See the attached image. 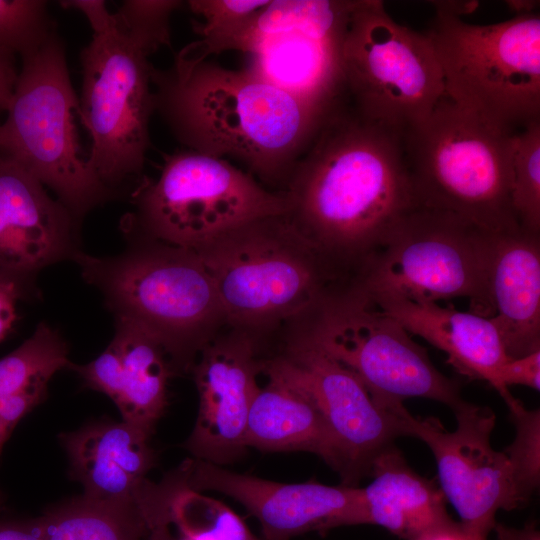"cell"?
Instances as JSON below:
<instances>
[{
	"mask_svg": "<svg viewBox=\"0 0 540 540\" xmlns=\"http://www.w3.org/2000/svg\"><path fill=\"white\" fill-rule=\"evenodd\" d=\"M514 133L445 95L403 133L415 206L455 214L491 232L519 230L511 204Z\"/></svg>",
	"mask_w": 540,
	"mask_h": 540,
	"instance_id": "obj_5",
	"label": "cell"
},
{
	"mask_svg": "<svg viewBox=\"0 0 540 540\" xmlns=\"http://www.w3.org/2000/svg\"><path fill=\"white\" fill-rule=\"evenodd\" d=\"M169 514L171 524L190 540H259L230 507L189 488L185 471L171 497Z\"/></svg>",
	"mask_w": 540,
	"mask_h": 540,
	"instance_id": "obj_28",
	"label": "cell"
},
{
	"mask_svg": "<svg viewBox=\"0 0 540 540\" xmlns=\"http://www.w3.org/2000/svg\"><path fill=\"white\" fill-rule=\"evenodd\" d=\"M110 343L121 362V391L115 405L123 421L152 435L167 407L168 380L174 373L168 354L151 333L122 318H115Z\"/></svg>",
	"mask_w": 540,
	"mask_h": 540,
	"instance_id": "obj_24",
	"label": "cell"
},
{
	"mask_svg": "<svg viewBox=\"0 0 540 540\" xmlns=\"http://www.w3.org/2000/svg\"><path fill=\"white\" fill-rule=\"evenodd\" d=\"M151 434L127 423H89L60 435L70 463V475L83 496L104 502L146 507L155 484L146 474L155 464Z\"/></svg>",
	"mask_w": 540,
	"mask_h": 540,
	"instance_id": "obj_19",
	"label": "cell"
},
{
	"mask_svg": "<svg viewBox=\"0 0 540 540\" xmlns=\"http://www.w3.org/2000/svg\"><path fill=\"white\" fill-rule=\"evenodd\" d=\"M511 204L521 230L540 235V120L514 133Z\"/></svg>",
	"mask_w": 540,
	"mask_h": 540,
	"instance_id": "obj_29",
	"label": "cell"
},
{
	"mask_svg": "<svg viewBox=\"0 0 540 540\" xmlns=\"http://www.w3.org/2000/svg\"><path fill=\"white\" fill-rule=\"evenodd\" d=\"M155 112L186 149L240 163L271 186L286 185L332 112L255 75L205 60L153 67ZM339 108V107H338Z\"/></svg>",
	"mask_w": 540,
	"mask_h": 540,
	"instance_id": "obj_2",
	"label": "cell"
},
{
	"mask_svg": "<svg viewBox=\"0 0 540 540\" xmlns=\"http://www.w3.org/2000/svg\"><path fill=\"white\" fill-rule=\"evenodd\" d=\"M488 290L491 320L508 357L540 350V235L496 233Z\"/></svg>",
	"mask_w": 540,
	"mask_h": 540,
	"instance_id": "obj_22",
	"label": "cell"
},
{
	"mask_svg": "<svg viewBox=\"0 0 540 540\" xmlns=\"http://www.w3.org/2000/svg\"><path fill=\"white\" fill-rule=\"evenodd\" d=\"M368 299L408 333L443 351L459 374L470 380L486 381L500 394L499 372L511 358L491 318L443 307L437 302L398 297Z\"/></svg>",
	"mask_w": 540,
	"mask_h": 540,
	"instance_id": "obj_21",
	"label": "cell"
},
{
	"mask_svg": "<svg viewBox=\"0 0 540 540\" xmlns=\"http://www.w3.org/2000/svg\"><path fill=\"white\" fill-rule=\"evenodd\" d=\"M416 540H470L458 522H449L425 533Z\"/></svg>",
	"mask_w": 540,
	"mask_h": 540,
	"instance_id": "obj_40",
	"label": "cell"
},
{
	"mask_svg": "<svg viewBox=\"0 0 540 540\" xmlns=\"http://www.w3.org/2000/svg\"><path fill=\"white\" fill-rule=\"evenodd\" d=\"M506 3L515 12V15L535 12L534 10L538 5L535 1H506Z\"/></svg>",
	"mask_w": 540,
	"mask_h": 540,
	"instance_id": "obj_41",
	"label": "cell"
},
{
	"mask_svg": "<svg viewBox=\"0 0 540 540\" xmlns=\"http://www.w3.org/2000/svg\"><path fill=\"white\" fill-rule=\"evenodd\" d=\"M70 363L66 341L42 322L18 348L0 359V397L47 386L52 376Z\"/></svg>",
	"mask_w": 540,
	"mask_h": 540,
	"instance_id": "obj_27",
	"label": "cell"
},
{
	"mask_svg": "<svg viewBox=\"0 0 540 540\" xmlns=\"http://www.w3.org/2000/svg\"><path fill=\"white\" fill-rule=\"evenodd\" d=\"M60 5L81 12L92 29L80 57L79 116L91 138L88 164L114 190L144 167L155 112L154 66L105 1L66 0Z\"/></svg>",
	"mask_w": 540,
	"mask_h": 540,
	"instance_id": "obj_6",
	"label": "cell"
},
{
	"mask_svg": "<svg viewBox=\"0 0 540 540\" xmlns=\"http://www.w3.org/2000/svg\"><path fill=\"white\" fill-rule=\"evenodd\" d=\"M78 222L23 166L0 152V280L35 295L46 267L73 259Z\"/></svg>",
	"mask_w": 540,
	"mask_h": 540,
	"instance_id": "obj_17",
	"label": "cell"
},
{
	"mask_svg": "<svg viewBox=\"0 0 540 540\" xmlns=\"http://www.w3.org/2000/svg\"><path fill=\"white\" fill-rule=\"evenodd\" d=\"M68 368L79 375L85 387L105 394L116 404L121 391V362L111 343L94 360L81 365L70 363Z\"/></svg>",
	"mask_w": 540,
	"mask_h": 540,
	"instance_id": "obj_33",
	"label": "cell"
},
{
	"mask_svg": "<svg viewBox=\"0 0 540 540\" xmlns=\"http://www.w3.org/2000/svg\"><path fill=\"white\" fill-rule=\"evenodd\" d=\"M492 532L495 533V540H540V533L535 523L527 524L522 528L496 523Z\"/></svg>",
	"mask_w": 540,
	"mask_h": 540,
	"instance_id": "obj_39",
	"label": "cell"
},
{
	"mask_svg": "<svg viewBox=\"0 0 540 540\" xmlns=\"http://www.w3.org/2000/svg\"><path fill=\"white\" fill-rule=\"evenodd\" d=\"M456 428L434 417L406 419L407 436L420 439L437 465L439 487L457 512L470 540H487L499 510L521 507L505 454L491 444L496 415L487 406L464 401L453 411Z\"/></svg>",
	"mask_w": 540,
	"mask_h": 540,
	"instance_id": "obj_14",
	"label": "cell"
},
{
	"mask_svg": "<svg viewBox=\"0 0 540 540\" xmlns=\"http://www.w3.org/2000/svg\"><path fill=\"white\" fill-rule=\"evenodd\" d=\"M173 539L174 538L171 536L169 528L153 531L149 536V540H173Z\"/></svg>",
	"mask_w": 540,
	"mask_h": 540,
	"instance_id": "obj_42",
	"label": "cell"
},
{
	"mask_svg": "<svg viewBox=\"0 0 540 540\" xmlns=\"http://www.w3.org/2000/svg\"><path fill=\"white\" fill-rule=\"evenodd\" d=\"M182 5L176 0H127L115 15L128 35L151 55L162 46L171 48L170 17Z\"/></svg>",
	"mask_w": 540,
	"mask_h": 540,
	"instance_id": "obj_32",
	"label": "cell"
},
{
	"mask_svg": "<svg viewBox=\"0 0 540 540\" xmlns=\"http://www.w3.org/2000/svg\"><path fill=\"white\" fill-rule=\"evenodd\" d=\"M22 291L12 282L0 280V342L11 331L17 318L16 305Z\"/></svg>",
	"mask_w": 540,
	"mask_h": 540,
	"instance_id": "obj_36",
	"label": "cell"
},
{
	"mask_svg": "<svg viewBox=\"0 0 540 540\" xmlns=\"http://www.w3.org/2000/svg\"><path fill=\"white\" fill-rule=\"evenodd\" d=\"M499 383V395L503 401L512 395L508 389L511 385H522L539 391L540 350L505 362L499 372Z\"/></svg>",
	"mask_w": 540,
	"mask_h": 540,
	"instance_id": "obj_35",
	"label": "cell"
},
{
	"mask_svg": "<svg viewBox=\"0 0 540 540\" xmlns=\"http://www.w3.org/2000/svg\"><path fill=\"white\" fill-rule=\"evenodd\" d=\"M0 540H43L36 519L27 521L0 520Z\"/></svg>",
	"mask_w": 540,
	"mask_h": 540,
	"instance_id": "obj_38",
	"label": "cell"
},
{
	"mask_svg": "<svg viewBox=\"0 0 540 540\" xmlns=\"http://www.w3.org/2000/svg\"><path fill=\"white\" fill-rule=\"evenodd\" d=\"M182 465L189 488L219 492L238 501L259 521L265 540H289L309 531L349 526L359 500V486L275 482L199 459Z\"/></svg>",
	"mask_w": 540,
	"mask_h": 540,
	"instance_id": "obj_18",
	"label": "cell"
},
{
	"mask_svg": "<svg viewBox=\"0 0 540 540\" xmlns=\"http://www.w3.org/2000/svg\"><path fill=\"white\" fill-rule=\"evenodd\" d=\"M6 113L0 152L51 189L77 221L115 195L82 154L75 124L79 101L56 32L22 58Z\"/></svg>",
	"mask_w": 540,
	"mask_h": 540,
	"instance_id": "obj_7",
	"label": "cell"
},
{
	"mask_svg": "<svg viewBox=\"0 0 540 540\" xmlns=\"http://www.w3.org/2000/svg\"><path fill=\"white\" fill-rule=\"evenodd\" d=\"M269 0H190L187 5L200 18L192 23L199 36L179 51L173 65L190 68L212 54L240 51L257 13Z\"/></svg>",
	"mask_w": 540,
	"mask_h": 540,
	"instance_id": "obj_26",
	"label": "cell"
},
{
	"mask_svg": "<svg viewBox=\"0 0 540 540\" xmlns=\"http://www.w3.org/2000/svg\"><path fill=\"white\" fill-rule=\"evenodd\" d=\"M43 540H149L144 507L79 496L36 518Z\"/></svg>",
	"mask_w": 540,
	"mask_h": 540,
	"instance_id": "obj_25",
	"label": "cell"
},
{
	"mask_svg": "<svg viewBox=\"0 0 540 540\" xmlns=\"http://www.w3.org/2000/svg\"><path fill=\"white\" fill-rule=\"evenodd\" d=\"M324 417L340 458L342 484L358 486L375 458L407 436L410 412L378 403L347 369L298 335L282 356Z\"/></svg>",
	"mask_w": 540,
	"mask_h": 540,
	"instance_id": "obj_15",
	"label": "cell"
},
{
	"mask_svg": "<svg viewBox=\"0 0 540 540\" xmlns=\"http://www.w3.org/2000/svg\"><path fill=\"white\" fill-rule=\"evenodd\" d=\"M17 76L15 54L0 44V112L10 105Z\"/></svg>",
	"mask_w": 540,
	"mask_h": 540,
	"instance_id": "obj_37",
	"label": "cell"
},
{
	"mask_svg": "<svg viewBox=\"0 0 540 540\" xmlns=\"http://www.w3.org/2000/svg\"><path fill=\"white\" fill-rule=\"evenodd\" d=\"M504 402L515 427V436L502 452L508 460L517 496L523 506L540 484V410L528 409L513 395Z\"/></svg>",
	"mask_w": 540,
	"mask_h": 540,
	"instance_id": "obj_30",
	"label": "cell"
},
{
	"mask_svg": "<svg viewBox=\"0 0 540 540\" xmlns=\"http://www.w3.org/2000/svg\"><path fill=\"white\" fill-rule=\"evenodd\" d=\"M425 33L448 98L486 122L517 132L540 120V15L470 24L438 4Z\"/></svg>",
	"mask_w": 540,
	"mask_h": 540,
	"instance_id": "obj_8",
	"label": "cell"
},
{
	"mask_svg": "<svg viewBox=\"0 0 540 540\" xmlns=\"http://www.w3.org/2000/svg\"><path fill=\"white\" fill-rule=\"evenodd\" d=\"M47 386H38L27 391L0 397V454L20 420L46 397Z\"/></svg>",
	"mask_w": 540,
	"mask_h": 540,
	"instance_id": "obj_34",
	"label": "cell"
},
{
	"mask_svg": "<svg viewBox=\"0 0 540 540\" xmlns=\"http://www.w3.org/2000/svg\"><path fill=\"white\" fill-rule=\"evenodd\" d=\"M125 216L160 241L195 250L250 221L288 214L285 191H271L229 161L184 149L164 157L159 176L144 180Z\"/></svg>",
	"mask_w": 540,
	"mask_h": 540,
	"instance_id": "obj_9",
	"label": "cell"
},
{
	"mask_svg": "<svg viewBox=\"0 0 540 540\" xmlns=\"http://www.w3.org/2000/svg\"><path fill=\"white\" fill-rule=\"evenodd\" d=\"M341 68L353 110L403 132L446 95L426 34L396 22L379 0H357L341 46Z\"/></svg>",
	"mask_w": 540,
	"mask_h": 540,
	"instance_id": "obj_12",
	"label": "cell"
},
{
	"mask_svg": "<svg viewBox=\"0 0 540 540\" xmlns=\"http://www.w3.org/2000/svg\"><path fill=\"white\" fill-rule=\"evenodd\" d=\"M496 233L449 212L414 206L356 286L368 298L437 302L465 297L472 312L491 318L488 279Z\"/></svg>",
	"mask_w": 540,
	"mask_h": 540,
	"instance_id": "obj_10",
	"label": "cell"
},
{
	"mask_svg": "<svg viewBox=\"0 0 540 540\" xmlns=\"http://www.w3.org/2000/svg\"><path fill=\"white\" fill-rule=\"evenodd\" d=\"M55 32L46 1L0 0V44L15 55L36 52Z\"/></svg>",
	"mask_w": 540,
	"mask_h": 540,
	"instance_id": "obj_31",
	"label": "cell"
},
{
	"mask_svg": "<svg viewBox=\"0 0 540 540\" xmlns=\"http://www.w3.org/2000/svg\"><path fill=\"white\" fill-rule=\"evenodd\" d=\"M403 133L361 117L347 101L325 120L284 190L289 217L353 282L415 206Z\"/></svg>",
	"mask_w": 540,
	"mask_h": 540,
	"instance_id": "obj_1",
	"label": "cell"
},
{
	"mask_svg": "<svg viewBox=\"0 0 540 540\" xmlns=\"http://www.w3.org/2000/svg\"><path fill=\"white\" fill-rule=\"evenodd\" d=\"M357 0H269L242 51L255 75L301 101L332 112L348 99L341 46Z\"/></svg>",
	"mask_w": 540,
	"mask_h": 540,
	"instance_id": "obj_13",
	"label": "cell"
},
{
	"mask_svg": "<svg viewBox=\"0 0 540 540\" xmlns=\"http://www.w3.org/2000/svg\"><path fill=\"white\" fill-rule=\"evenodd\" d=\"M267 383L258 388L247 419L245 446L263 451H304L319 456L337 473L340 458L316 403L283 357L261 363Z\"/></svg>",
	"mask_w": 540,
	"mask_h": 540,
	"instance_id": "obj_20",
	"label": "cell"
},
{
	"mask_svg": "<svg viewBox=\"0 0 540 540\" xmlns=\"http://www.w3.org/2000/svg\"><path fill=\"white\" fill-rule=\"evenodd\" d=\"M211 275L233 329L253 336L307 319L352 286L288 214L245 223L194 250Z\"/></svg>",
	"mask_w": 540,
	"mask_h": 540,
	"instance_id": "obj_4",
	"label": "cell"
},
{
	"mask_svg": "<svg viewBox=\"0 0 540 540\" xmlns=\"http://www.w3.org/2000/svg\"><path fill=\"white\" fill-rule=\"evenodd\" d=\"M122 231V252L98 257L78 251L72 260L114 318L151 333L174 373L187 370L227 323L215 283L194 250L146 235L125 218Z\"/></svg>",
	"mask_w": 540,
	"mask_h": 540,
	"instance_id": "obj_3",
	"label": "cell"
},
{
	"mask_svg": "<svg viewBox=\"0 0 540 540\" xmlns=\"http://www.w3.org/2000/svg\"><path fill=\"white\" fill-rule=\"evenodd\" d=\"M351 372L381 405L405 408L411 398L452 411L465 400L399 323L376 309L355 285L326 300L299 334Z\"/></svg>",
	"mask_w": 540,
	"mask_h": 540,
	"instance_id": "obj_11",
	"label": "cell"
},
{
	"mask_svg": "<svg viewBox=\"0 0 540 540\" xmlns=\"http://www.w3.org/2000/svg\"><path fill=\"white\" fill-rule=\"evenodd\" d=\"M192 369L199 406L185 448L195 459L219 466L231 463L246 451L247 419L259 388L261 362L254 337L236 329L216 335Z\"/></svg>",
	"mask_w": 540,
	"mask_h": 540,
	"instance_id": "obj_16",
	"label": "cell"
},
{
	"mask_svg": "<svg viewBox=\"0 0 540 540\" xmlns=\"http://www.w3.org/2000/svg\"><path fill=\"white\" fill-rule=\"evenodd\" d=\"M369 476L373 479L360 487L351 525H377L416 540L452 520L439 485L415 472L395 444L375 458Z\"/></svg>",
	"mask_w": 540,
	"mask_h": 540,
	"instance_id": "obj_23",
	"label": "cell"
},
{
	"mask_svg": "<svg viewBox=\"0 0 540 540\" xmlns=\"http://www.w3.org/2000/svg\"><path fill=\"white\" fill-rule=\"evenodd\" d=\"M173 540H175V539H173ZM179 540H190V539L185 538V537H181Z\"/></svg>",
	"mask_w": 540,
	"mask_h": 540,
	"instance_id": "obj_43",
	"label": "cell"
}]
</instances>
